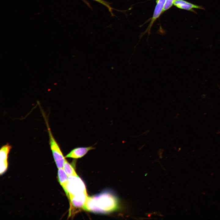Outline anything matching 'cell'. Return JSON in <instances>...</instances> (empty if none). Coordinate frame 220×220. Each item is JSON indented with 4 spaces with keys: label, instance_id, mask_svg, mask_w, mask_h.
I'll use <instances>...</instances> for the list:
<instances>
[{
    "label": "cell",
    "instance_id": "cell-1",
    "mask_svg": "<svg viewBox=\"0 0 220 220\" xmlns=\"http://www.w3.org/2000/svg\"><path fill=\"white\" fill-rule=\"evenodd\" d=\"M118 206L116 197L112 193L105 191L88 196L83 209L95 213H106L115 211Z\"/></svg>",
    "mask_w": 220,
    "mask_h": 220
},
{
    "label": "cell",
    "instance_id": "cell-2",
    "mask_svg": "<svg viewBox=\"0 0 220 220\" xmlns=\"http://www.w3.org/2000/svg\"><path fill=\"white\" fill-rule=\"evenodd\" d=\"M45 118L48 133L49 144L53 159L58 169L62 168L65 157L64 156L60 148L53 135L49 125L48 122L44 114Z\"/></svg>",
    "mask_w": 220,
    "mask_h": 220
},
{
    "label": "cell",
    "instance_id": "cell-3",
    "mask_svg": "<svg viewBox=\"0 0 220 220\" xmlns=\"http://www.w3.org/2000/svg\"><path fill=\"white\" fill-rule=\"evenodd\" d=\"M67 191V196L69 199L70 196L86 192V190L85 185L81 179L78 175H73L68 176Z\"/></svg>",
    "mask_w": 220,
    "mask_h": 220
},
{
    "label": "cell",
    "instance_id": "cell-4",
    "mask_svg": "<svg viewBox=\"0 0 220 220\" xmlns=\"http://www.w3.org/2000/svg\"><path fill=\"white\" fill-rule=\"evenodd\" d=\"M88 197L86 191L70 196L68 199L70 203L69 214L71 213L73 209H83Z\"/></svg>",
    "mask_w": 220,
    "mask_h": 220
},
{
    "label": "cell",
    "instance_id": "cell-5",
    "mask_svg": "<svg viewBox=\"0 0 220 220\" xmlns=\"http://www.w3.org/2000/svg\"><path fill=\"white\" fill-rule=\"evenodd\" d=\"M166 0H157L156 5L155 6L152 16L150 20L148 26L143 34L141 35L140 38L145 34L147 33L149 35L150 34V31L153 24L158 18L163 13V9Z\"/></svg>",
    "mask_w": 220,
    "mask_h": 220
},
{
    "label": "cell",
    "instance_id": "cell-6",
    "mask_svg": "<svg viewBox=\"0 0 220 220\" xmlns=\"http://www.w3.org/2000/svg\"><path fill=\"white\" fill-rule=\"evenodd\" d=\"M12 148L11 146L7 143L2 146L0 150V174H4L7 170L8 166V155Z\"/></svg>",
    "mask_w": 220,
    "mask_h": 220
},
{
    "label": "cell",
    "instance_id": "cell-7",
    "mask_svg": "<svg viewBox=\"0 0 220 220\" xmlns=\"http://www.w3.org/2000/svg\"><path fill=\"white\" fill-rule=\"evenodd\" d=\"M95 148L93 146L76 147L72 150L65 157L75 159L80 158L84 156L90 150Z\"/></svg>",
    "mask_w": 220,
    "mask_h": 220
},
{
    "label": "cell",
    "instance_id": "cell-8",
    "mask_svg": "<svg viewBox=\"0 0 220 220\" xmlns=\"http://www.w3.org/2000/svg\"><path fill=\"white\" fill-rule=\"evenodd\" d=\"M174 5L177 8L196 13L194 9H204L201 6L197 5L185 0H176L174 4Z\"/></svg>",
    "mask_w": 220,
    "mask_h": 220
},
{
    "label": "cell",
    "instance_id": "cell-9",
    "mask_svg": "<svg viewBox=\"0 0 220 220\" xmlns=\"http://www.w3.org/2000/svg\"><path fill=\"white\" fill-rule=\"evenodd\" d=\"M57 175L59 182L67 196L68 195L67 186L68 183V176L63 168L58 169Z\"/></svg>",
    "mask_w": 220,
    "mask_h": 220
},
{
    "label": "cell",
    "instance_id": "cell-10",
    "mask_svg": "<svg viewBox=\"0 0 220 220\" xmlns=\"http://www.w3.org/2000/svg\"><path fill=\"white\" fill-rule=\"evenodd\" d=\"M62 168L68 176L78 175L74 168L66 159L64 161Z\"/></svg>",
    "mask_w": 220,
    "mask_h": 220
},
{
    "label": "cell",
    "instance_id": "cell-11",
    "mask_svg": "<svg viewBox=\"0 0 220 220\" xmlns=\"http://www.w3.org/2000/svg\"><path fill=\"white\" fill-rule=\"evenodd\" d=\"M102 4L105 6L109 10L111 14L113 16V8L111 6L109 3L104 0H92Z\"/></svg>",
    "mask_w": 220,
    "mask_h": 220
},
{
    "label": "cell",
    "instance_id": "cell-12",
    "mask_svg": "<svg viewBox=\"0 0 220 220\" xmlns=\"http://www.w3.org/2000/svg\"><path fill=\"white\" fill-rule=\"evenodd\" d=\"M176 0H166L163 13L170 9L173 5Z\"/></svg>",
    "mask_w": 220,
    "mask_h": 220
}]
</instances>
